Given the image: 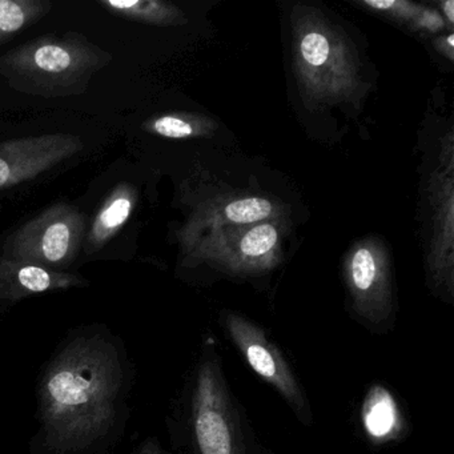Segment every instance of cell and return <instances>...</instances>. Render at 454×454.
I'll use <instances>...</instances> for the list:
<instances>
[{"label":"cell","mask_w":454,"mask_h":454,"mask_svg":"<svg viewBox=\"0 0 454 454\" xmlns=\"http://www.w3.org/2000/svg\"><path fill=\"white\" fill-rule=\"evenodd\" d=\"M51 9L47 0H0V46L35 25Z\"/></svg>","instance_id":"17"},{"label":"cell","mask_w":454,"mask_h":454,"mask_svg":"<svg viewBox=\"0 0 454 454\" xmlns=\"http://www.w3.org/2000/svg\"><path fill=\"white\" fill-rule=\"evenodd\" d=\"M134 454H167L156 438H147Z\"/></svg>","instance_id":"20"},{"label":"cell","mask_w":454,"mask_h":454,"mask_svg":"<svg viewBox=\"0 0 454 454\" xmlns=\"http://www.w3.org/2000/svg\"><path fill=\"white\" fill-rule=\"evenodd\" d=\"M344 273L355 312L369 323H385L393 313V289L384 246L373 239L356 244L345 259Z\"/></svg>","instance_id":"7"},{"label":"cell","mask_w":454,"mask_h":454,"mask_svg":"<svg viewBox=\"0 0 454 454\" xmlns=\"http://www.w3.org/2000/svg\"><path fill=\"white\" fill-rule=\"evenodd\" d=\"M137 200L139 192L129 183H121L111 191L87 230L83 243L87 256H92L105 248L118 235L132 216Z\"/></svg>","instance_id":"13"},{"label":"cell","mask_w":454,"mask_h":454,"mask_svg":"<svg viewBox=\"0 0 454 454\" xmlns=\"http://www.w3.org/2000/svg\"><path fill=\"white\" fill-rule=\"evenodd\" d=\"M89 286L82 276L0 257V310L35 294Z\"/></svg>","instance_id":"12"},{"label":"cell","mask_w":454,"mask_h":454,"mask_svg":"<svg viewBox=\"0 0 454 454\" xmlns=\"http://www.w3.org/2000/svg\"><path fill=\"white\" fill-rule=\"evenodd\" d=\"M83 148L81 137L71 134L41 135L0 143V190L35 179Z\"/></svg>","instance_id":"10"},{"label":"cell","mask_w":454,"mask_h":454,"mask_svg":"<svg viewBox=\"0 0 454 454\" xmlns=\"http://www.w3.org/2000/svg\"><path fill=\"white\" fill-rule=\"evenodd\" d=\"M87 217L70 203L52 204L7 238L2 259L67 272L83 248Z\"/></svg>","instance_id":"4"},{"label":"cell","mask_w":454,"mask_h":454,"mask_svg":"<svg viewBox=\"0 0 454 454\" xmlns=\"http://www.w3.org/2000/svg\"><path fill=\"white\" fill-rule=\"evenodd\" d=\"M113 55L75 33L41 36L0 58L10 87L33 97H79Z\"/></svg>","instance_id":"3"},{"label":"cell","mask_w":454,"mask_h":454,"mask_svg":"<svg viewBox=\"0 0 454 454\" xmlns=\"http://www.w3.org/2000/svg\"><path fill=\"white\" fill-rule=\"evenodd\" d=\"M134 366L105 324L71 329L39 374L31 454H107L129 419Z\"/></svg>","instance_id":"1"},{"label":"cell","mask_w":454,"mask_h":454,"mask_svg":"<svg viewBox=\"0 0 454 454\" xmlns=\"http://www.w3.org/2000/svg\"><path fill=\"white\" fill-rule=\"evenodd\" d=\"M224 326L248 365L268 384L276 387L292 408L300 414L307 413V400L296 376L283 352L268 339L265 332L257 324L235 312L225 313Z\"/></svg>","instance_id":"9"},{"label":"cell","mask_w":454,"mask_h":454,"mask_svg":"<svg viewBox=\"0 0 454 454\" xmlns=\"http://www.w3.org/2000/svg\"><path fill=\"white\" fill-rule=\"evenodd\" d=\"M294 60L304 102L309 107L356 103L366 90L357 58L347 36L318 10L292 12Z\"/></svg>","instance_id":"2"},{"label":"cell","mask_w":454,"mask_h":454,"mask_svg":"<svg viewBox=\"0 0 454 454\" xmlns=\"http://www.w3.org/2000/svg\"><path fill=\"white\" fill-rule=\"evenodd\" d=\"M441 9H442L443 15L448 20L449 26H453L454 22V2L453 0H446L441 4Z\"/></svg>","instance_id":"22"},{"label":"cell","mask_w":454,"mask_h":454,"mask_svg":"<svg viewBox=\"0 0 454 454\" xmlns=\"http://www.w3.org/2000/svg\"><path fill=\"white\" fill-rule=\"evenodd\" d=\"M363 4L374 12H382V14L401 20V22H413L414 18L421 10V6L419 4H411L405 0H401V2L400 0H364Z\"/></svg>","instance_id":"18"},{"label":"cell","mask_w":454,"mask_h":454,"mask_svg":"<svg viewBox=\"0 0 454 454\" xmlns=\"http://www.w3.org/2000/svg\"><path fill=\"white\" fill-rule=\"evenodd\" d=\"M438 49L442 52L443 55L449 58V59L453 60V49H454V35L453 34H449L445 39H440L437 42Z\"/></svg>","instance_id":"21"},{"label":"cell","mask_w":454,"mask_h":454,"mask_svg":"<svg viewBox=\"0 0 454 454\" xmlns=\"http://www.w3.org/2000/svg\"><path fill=\"white\" fill-rule=\"evenodd\" d=\"M142 129L148 134L166 139H193L211 135L216 129V124L212 119L195 114H164L148 119Z\"/></svg>","instance_id":"16"},{"label":"cell","mask_w":454,"mask_h":454,"mask_svg":"<svg viewBox=\"0 0 454 454\" xmlns=\"http://www.w3.org/2000/svg\"><path fill=\"white\" fill-rule=\"evenodd\" d=\"M411 25L424 33H440L442 28H445L442 17L435 10L425 9V7H421Z\"/></svg>","instance_id":"19"},{"label":"cell","mask_w":454,"mask_h":454,"mask_svg":"<svg viewBox=\"0 0 454 454\" xmlns=\"http://www.w3.org/2000/svg\"><path fill=\"white\" fill-rule=\"evenodd\" d=\"M283 224L268 220L243 227L222 228L199 236L185 256L207 262L230 273L246 275L272 270L281 262Z\"/></svg>","instance_id":"5"},{"label":"cell","mask_w":454,"mask_h":454,"mask_svg":"<svg viewBox=\"0 0 454 454\" xmlns=\"http://www.w3.org/2000/svg\"><path fill=\"white\" fill-rule=\"evenodd\" d=\"M281 208L273 201L257 196L220 199L201 207L179 233L183 249L209 231L243 227L268 220H280Z\"/></svg>","instance_id":"11"},{"label":"cell","mask_w":454,"mask_h":454,"mask_svg":"<svg viewBox=\"0 0 454 454\" xmlns=\"http://www.w3.org/2000/svg\"><path fill=\"white\" fill-rule=\"evenodd\" d=\"M366 432L374 440H392L400 434L401 417L392 395L384 387H372L363 411Z\"/></svg>","instance_id":"15"},{"label":"cell","mask_w":454,"mask_h":454,"mask_svg":"<svg viewBox=\"0 0 454 454\" xmlns=\"http://www.w3.org/2000/svg\"><path fill=\"white\" fill-rule=\"evenodd\" d=\"M99 4L111 14L145 25L176 26L185 23L182 10L160 0H100Z\"/></svg>","instance_id":"14"},{"label":"cell","mask_w":454,"mask_h":454,"mask_svg":"<svg viewBox=\"0 0 454 454\" xmlns=\"http://www.w3.org/2000/svg\"><path fill=\"white\" fill-rule=\"evenodd\" d=\"M193 437L200 454H246L238 411L217 357L199 366L192 395Z\"/></svg>","instance_id":"6"},{"label":"cell","mask_w":454,"mask_h":454,"mask_svg":"<svg viewBox=\"0 0 454 454\" xmlns=\"http://www.w3.org/2000/svg\"><path fill=\"white\" fill-rule=\"evenodd\" d=\"M453 132L449 131L441 163L430 182L433 212L432 251L429 254V275L433 286L443 296L453 297L454 278V179Z\"/></svg>","instance_id":"8"}]
</instances>
